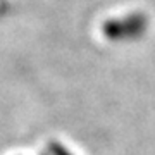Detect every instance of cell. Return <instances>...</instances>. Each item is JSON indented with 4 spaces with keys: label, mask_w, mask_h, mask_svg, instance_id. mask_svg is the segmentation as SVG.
Listing matches in <instances>:
<instances>
[{
    "label": "cell",
    "mask_w": 155,
    "mask_h": 155,
    "mask_svg": "<svg viewBox=\"0 0 155 155\" xmlns=\"http://www.w3.org/2000/svg\"><path fill=\"white\" fill-rule=\"evenodd\" d=\"M148 17L141 12H133L124 17L109 19L102 26V33L109 40H134L147 31Z\"/></svg>",
    "instance_id": "cell-1"
}]
</instances>
